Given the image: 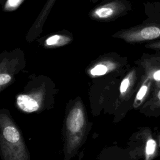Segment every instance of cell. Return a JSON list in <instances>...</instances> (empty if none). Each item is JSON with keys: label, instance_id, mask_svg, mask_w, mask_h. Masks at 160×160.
Instances as JSON below:
<instances>
[{"label": "cell", "instance_id": "cell-1", "mask_svg": "<svg viewBox=\"0 0 160 160\" xmlns=\"http://www.w3.org/2000/svg\"><path fill=\"white\" fill-rule=\"evenodd\" d=\"M131 9L128 0H104L91 10L89 16L99 22H109L125 15Z\"/></svg>", "mask_w": 160, "mask_h": 160}, {"label": "cell", "instance_id": "cell-2", "mask_svg": "<svg viewBox=\"0 0 160 160\" xmlns=\"http://www.w3.org/2000/svg\"><path fill=\"white\" fill-rule=\"evenodd\" d=\"M111 37L122 39L129 43L154 40L160 38V23L140 24L121 29L111 35Z\"/></svg>", "mask_w": 160, "mask_h": 160}, {"label": "cell", "instance_id": "cell-3", "mask_svg": "<svg viewBox=\"0 0 160 160\" xmlns=\"http://www.w3.org/2000/svg\"><path fill=\"white\" fill-rule=\"evenodd\" d=\"M56 1V0H48L45 3L42 10L26 35V40L28 42L34 41L39 36V35H41L44 23Z\"/></svg>", "mask_w": 160, "mask_h": 160}, {"label": "cell", "instance_id": "cell-4", "mask_svg": "<svg viewBox=\"0 0 160 160\" xmlns=\"http://www.w3.org/2000/svg\"><path fill=\"white\" fill-rule=\"evenodd\" d=\"M73 39V36L70 32L62 30L39 38L37 41L45 48H54L67 45Z\"/></svg>", "mask_w": 160, "mask_h": 160}, {"label": "cell", "instance_id": "cell-5", "mask_svg": "<svg viewBox=\"0 0 160 160\" xmlns=\"http://www.w3.org/2000/svg\"><path fill=\"white\" fill-rule=\"evenodd\" d=\"M84 124V116L82 111L79 108L73 109L68 115L67 119V126L72 132L81 129Z\"/></svg>", "mask_w": 160, "mask_h": 160}, {"label": "cell", "instance_id": "cell-6", "mask_svg": "<svg viewBox=\"0 0 160 160\" xmlns=\"http://www.w3.org/2000/svg\"><path fill=\"white\" fill-rule=\"evenodd\" d=\"M17 104L20 109L28 112L36 111L39 105L36 100L28 95H20L17 98Z\"/></svg>", "mask_w": 160, "mask_h": 160}, {"label": "cell", "instance_id": "cell-7", "mask_svg": "<svg viewBox=\"0 0 160 160\" xmlns=\"http://www.w3.org/2000/svg\"><path fill=\"white\" fill-rule=\"evenodd\" d=\"M3 136L8 141L11 142H16L20 138L18 131L12 126H8L4 129Z\"/></svg>", "mask_w": 160, "mask_h": 160}, {"label": "cell", "instance_id": "cell-8", "mask_svg": "<svg viewBox=\"0 0 160 160\" xmlns=\"http://www.w3.org/2000/svg\"><path fill=\"white\" fill-rule=\"evenodd\" d=\"M24 0H7L3 7V11L10 12L18 9Z\"/></svg>", "mask_w": 160, "mask_h": 160}, {"label": "cell", "instance_id": "cell-9", "mask_svg": "<svg viewBox=\"0 0 160 160\" xmlns=\"http://www.w3.org/2000/svg\"><path fill=\"white\" fill-rule=\"evenodd\" d=\"M108 66L104 63H99L95 65L90 71L93 76H101L106 74L108 71Z\"/></svg>", "mask_w": 160, "mask_h": 160}, {"label": "cell", "instance_id": "cell-10", "mask_svg": "<svg viewBox=\"0 0 160 160\" xmlns=\"http://www.w3.org/2000/svg\"><path fill=\"white\" fill-rule=\"evenodd\" d=\"M156 141L152 139H149L146 144V154L148 155H152L154 152L156 150Z\"/></svg>", "mask_w": 160, "mask_h": 160}, {"label": "cell", "instance_id": "cell-11", "mask_svg": "<svg viewBox=\"0 0 160 160\" xmlns=\"http://www.w3.org/2000/svg\"><path fill=\"white\" fill-rule=\"evenodd\" d=\"M11 76L6 73H1L0 74V85H3L10 81Z\"/></svg>", "mask_w": 160, "mask_h": 160}, {"label": "cell", "instance_id": "cell-12", "mask_svg": "<svg viewBox=\"0 0 160 160\" xmlns=\"http://www.w3.org/2000/svg\"><path fill=\"white\" fill-rule=\"evenodd\" d=\"M147 89H148V87L146 86H142L140 89L139 90L138 94H137V96H136V98L138 99H142L143 98V97L144 96V95L146 94V91H147Z\"/></svg>", "mask_w": 160, "mask_h": 160}, {"label": "cell", "instance_id": "cell-13", "mask_svg": "<svg viewBox=\"0 0 160 160\" xmlns=\"http://www.w3.org/2000/svg\"><path fill=\"white\" fill-rule=\"evenodd\" d=\"M129 79H128V78L124 79L122 81V82L121 84V86H120V91L122 93L126 92V91L127 90V89L128 88V86H129Z\"/></svg>", "mask_w": 160, "mask_h": 160}, {"label": "cell", "instance_id": "cell-14", "mask_svg": "<svg viewBox=\"0 0 160 160\" xmlns=\"http://www.w3.org/2000/svg\"><path fill=\"white\" fill-rule=\"evenodd\" d=\"M147 48L155 49H160V41H154L152 42H150L146 44Z\"/></svg>", "mask_w": 160, "mask_h": 160}, {"label": "cell", "instance_id": "cell-15", "mask_svg": "<svg viewBox=\"0 0 160 160\" xmlns=\"http://www.w3.org/2000/svg\"><path fill=\"white\" fill-rule=\"evenodd\" d=\"M153 78L156 81H160V69L157 70L154 72Z\"/></svg>", "mask_w": 160, "mask_h": 160}, {"label": "cell", "instance_id": "cell-16", "mask_svg": "<svg viewBox=\"0 0 160 160\" xmlns=\"http://www.w3.org/2000/svg\"><path fill=\"white\" fill-rule=\"evenodd\" d=\"M158 100L160 101V90L159 91V92H158Z\"/></svg>", "mask_w": 160, "mask_h": 160}]
</instances>
